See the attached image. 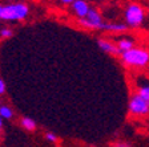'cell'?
Wrapping results in <instances>:
<instances>
[{"instance_id": "8fae6325", "label": "cell", "mask_w": 149, "mask_h": 147, "mask_svg": "<svg viewBox=\"0 0 149 147\" xmlns=\"http://www.w3.org/2000/svg\"><path fill=\"white\" fill-rule=\"evenodd\" d=\"M0 117L4 118V119L12 118V110L8 106H0Z\"/></svg>"}, {"instance_id": "9c48e42d", "label": "cell", "mask_w": 149, "mask_h": 147, "mask_svg": "<svg viewBox=\"0 0 149 147\" xmlns=\"http://www.w3.org/2000/svg\"><path fill=\"white\" fill-rule=\"evenodd\" d=\"M117 48L120 49L121 53H124V52H127V50H129V49L133 48V41L129 40V39H123V40L118 41Z\"/></svg>"}, {"instance_id": "3957f363", "label": "cell", "mask_w": 149, "mask_h": 147, "mask_svg": "<svg viewBox=\"0 0 149 147\" xmlns=\"http://www.w3.org/2000/svg\"><path fill=\"white\" fill-rule=\"evenodd\" d=\"M144 9L140 4L132 3L125 9V21L129 27H139L144 21Z\"/></svg>"}, {"instance_id": "6da1fadb", "label": "cell", "mask_w": 149, "mask_h": 147, "mask_svg": "<svg viewBox=\"0 0 149 147\" xmlns=\"http://www.w3.org/2000/svg\"><path fill=\"white\" fill-rule=\"evenodd\" d=\"M123 62L130 66H145L149 62V52L145 49L132 48L127 52L121 53Z\"/></svg>"}, {"instance_id": "ac0fdd59", "label": "cell", "mask_w": 149, "mask_h": 147, "mask_svg": "<svg viewBox=\"0 0 149 147\" xmlns=\"http://www.w3.org/2000/svg\"><path fill=\"white\" fill-rule=\"evenodd\" d=\"M1 126H3V118L0 117V129H1Z\"/></svg>"}, {"instance_id": "52a82bcc", "label": "cell", "mask_w": 149, "mask_h": 147, "mask_svg": "<svg viewBox=\"0 0 149 147\" xmlns=\"http://www.w3.org/2000/svg\"><path fill=\"white\" fill-rule=\"evenodd\" d=\"M99 46L107 53H111V55H121L120 49L107 40H99Z\"/></svg>"}, {"instance_id": "5bb4252c", "label": "cell", "mask_w": 149, "mask_h": 147, "mask_svg": "<svg viewBox=\"0 0 149 147\" xmlns=\"http://www.w3.org/2000/svg\"><path fill=\"white\" fill-rule=\"evenodd\" d=\"M45 137H47V139H48V141H51V142H56V139H57V137H56L53 133H47Z\"/></svg>"}, {"instance_id": "7c38bea8", "label": "cell", "mask_w": 149, "mask_h": 147, "mask_svg": "<svg viewBox=\"0 0 149 147\" xmlns=\"http://www.w3.org/2000/svg\"><path fill=\"white\" fill-rule=\"evenodd\" d=\"M139 94L141 95V97H144L145 99H148V101H149V85L141 86V88L139 89Z\"/></svg>"}, {"instance_id": "9a60e30c", "label": "cell", "mask_w": 149, "mask_h": 147, "mask_svg": "<svg viewBox=\"0 0 149 147\" xmlns=\"http://www.w3.org/2000/svg\"><path fill=\"white\" fill-rule=\"evenodd\" d=\"M4 92H6V84L3 80H0V94H3Z\"/></svg>"}, {"instance_id": "4fadbf2b", "label": "cell", "mask_w": 149, "mask_h": 147, "mask_svg": "<svg viewBox=\"0 0 149 147\" xmlns=\"http://www.w3.org/2000/svg\"><path fill=\"white\" fill-rule=\"evenodd\" d=\"M0 35H1V37H11L12 36V31L11 29H3L0 32Z\"/></svg>"}, {"instance_id": "ba28073f", "label": "cell", "mask_w": 149, "mask_h": 147, "mask_svg": "<svg viewBox=\"0 0 149 147\" xmlns=\"http://www.w3.org/2000/svg\"><path fill=\"white\" fill-rule=\"evenodd\" d=\"M127 24H102L101 29L104 31H109V32H124L127 31Z\"/></svg>"}, {"instance_id": "e0dca14e", "label": "cell", "mask_w": 149, "mask_h": 147, "mask_svg": "<svg viewBox=\"0 0 149 147\" xmlns=\"http://www.w3.org/2000/svg\"><path fill=\"white\" fill-rule=\"evenodd\" d=\"M116 147H128V144H125V143H118V144H116Z\"/></svg>"}, {"instance_id": "2e32d148", "label": "cell", "mask_w": 149, "mask_h": 147, "mask_svg": "<svg viewBox=\"0 0 149 147\" xmlns=\"http://www.w3.org/2000/svg\"><path fill=\"white\" fill-rule=\"evenodd\" d=\"M63 3H65V4H73L76 0H61Z\"/></svg>"}, {"instance_id": "30bf717a", "label": "cell", "mask_w": 149, "mask_h": 147, "mask_svg": "<svg viewBox=\"0 0 149 147\" xmlns=\"http://www.w3.org/2000/svg\"><path fill=\"white\" fill-rule=\"evenodd\" d=\"M22 126L25 130H35L36 129V123H35V121L31 119V118H28V117H24V118L22 119Z\"/></svg>"}, {"instance_id": "5b68a950", "label": "cell", "mask_w": 149, "mask_h": 147, "mask_svg": "<svg viewBox=\"0 0 149 147\" xmlns=\"http://www.w3.org/2000/svg\"><path fill=\"white\" fill-rule=\"evenodd\" d=\"M80 24H83L84 27L87 28H91V29H101L104 23L101 20L100 13L97 12L96 9L91 8L85 17H80Z\"/></svg>"}, {"instance_id": "7a4b0ae2", "label": "cell", "mask_w": 149, "mask_h": 147, "mask_svg": "<svg viewBox=\"0 0 149 147\" xmlns=\"http://www.w3.org/2000/svg\"><path fill=\"white\" fill-rule=\"evenodd\" d=\"M28 7L25 4L0 6V20H23L28 16Z\"/></svg>"}, {"instance_id": "8992f818", "label": "cell", "mask_w": 149, "mask_h": 147, "mask_svg": "<svg viewBox=\"0 0 149 147\" xmlns=\"http://www.w3.org/2000/svg\"><path fill=\"white\" fill-rule=\"evenodd\" d=\"M72 8H73L74 13L79 16V17H85L89 11V6H88L84 0H76L73 4H72Z\"/></svg>"}, {"instance_id": "277c9868", "label": "cell", "mask_w": 149, "mask_h": 147, "mask_svg": "<svg viewBox=\"0 0 149 147\" xmlns=\"http://www.w3.org/2000/svg\"><path fill=\"white\" fill-rule=\"evenodd\" d=\"M129 110L130 113L136 114V115H145L149 113V101L137 93L129 101Z\"/></svg>"}]
</instances>
